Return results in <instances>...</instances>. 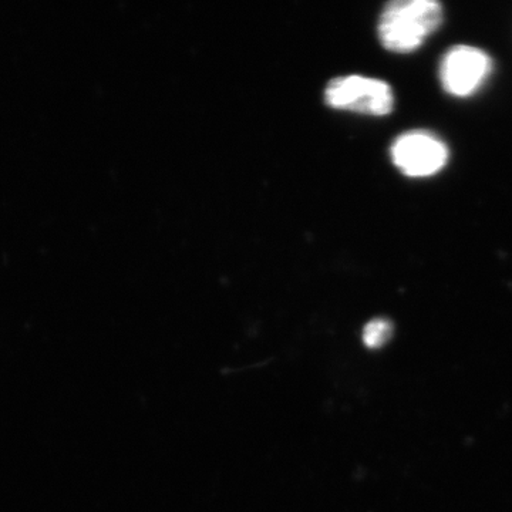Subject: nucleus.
<instances>
[{
    "instance_id": "obj_1",
    "label": "nucleus",
    "mask_w": 512,
    "mask_h": 512,
    "mask_svg": "<svg viewBox=\"0 0 512 512\" xmlns=\"http://www.w3.org/2000/svg\"><path fill=\"white\" fill-rule=\"evenodd\" d=\"M443 16V6L434 0H396L380 16V43L389 52L412 53L440 28Z\"/></svg>"
},
{
    "instance_id": "obj_2",
    "label": "nucleus",
    "mask_w": 512,
    "mask_h": 512,
    "mask_svg": "<svg viewBox=\"0 0 512 512\" xmlns=\"http://www.w3.org/2000/svg\"><path fill=\"white\" fill-rule=\"evenodd\" d=\"M325 101L336 110L387 116L394 107V94L392 87L382 80L352 74L329 82L325 89Z\"/></svg>"
},
{
    "instance_id": "obj_3",
    "label": "nucleus",
    "mask_w": 512,
    "mask_h": 512,
    "mask_svg": "<svg viewBox=\"0 0 512 512\" xmlns=\"http://www.w3.org/2000/svg\"><path fill=\"white\" fill-rule=\"evenodd\" d=\"M390 157L393 164L407 177L426 178L446 167L448 148L433 133L414 130L394 140Z\"/></svg>"
},
{
    "instance_id": "obj_4",
    "label": "nucleus",
    "mask_w": 512,
    "mask_h": 512,
    "mask_svg": "<svg viewBox=\"0 0 512 512\" xmlns=\"http://www.w3.org/2000/svg\"><path fill=\"white\" fill-rule=\"evenodd\" d=\"M493 70L490 56L473 46H454L443 56L440 64V82L454 97H468L477 93Z\"/></svg>"
},
{
    "instance_id": "obj_5",
    "label": "nucleus",
    "mask_w": 512,
    "mask_h": 512,
    "mask_svg": "<svg viewBox=\"0 0 512 512\" xmlns=\"http://www.w3.org/2000/svg\"><path fill=\"white\" fill-rule=\"evenodd\" d=\"M393 335V325L387 319H373L363 329V343L366 348L380 349Z\"/></svg>"
}]
</instances>
